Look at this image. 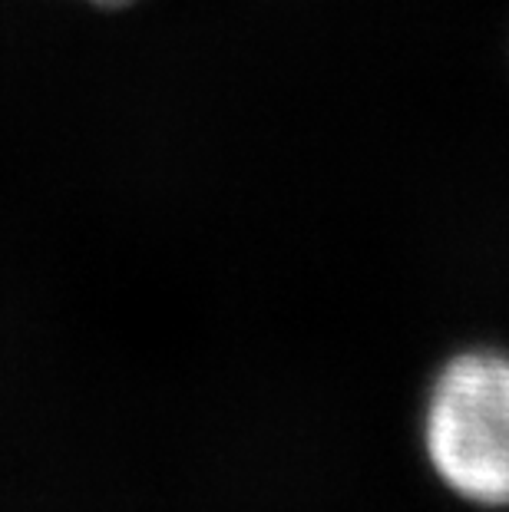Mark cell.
<instances>
[{"instance_id": "cell-1", "label": "cell", "mask_w": 509, "mask_h": 512, "mask_svg": "<svg viewBox=\"0 0 509 512\" xmlns=\"http://www.w3.org/2000/svg\"><path fill=\"white\" fill-rule=\"evenodd\" d=\"M430 479L476 512H509V351L470 344L433 367L417 407Z\"/></svg>"}, {"instance_id": "cell-2", "label": "cell", "mask_w": 509, "mask_h": 512, "mask_svg": "<svg viewBox=\"0 0 509 512\" xmlns=\"http://www.w3.org/2000/svg\"><path fill=\"white\" fill-rule=\"evenodd\" d=\"M90 4H96V7H129V4H136V0H90Z\"/></svg>"}]
</instances>
